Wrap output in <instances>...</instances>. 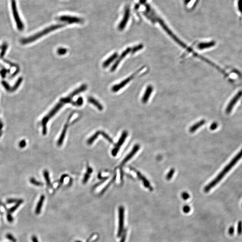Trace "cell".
Returning <instances> with one entry per match:
<instances>
[{
	"label": "cell",
	"instance_id": "ba28073f",
	"mask_svg": "<svg viewBox=\"0 0 242 242\" xmlns=\"http://www.w3.org/2000/svg\"><path fill=\"white\" fill-rule=\"evenodd\" d=\"M242 96V91H240L237 93L235 95V96L231 100L229 103L228 104L227 106L225 109V112L227 114H229L231 113L235 105L236 104L237 102Z\"/></svg>",
	"mask_w": 242,
	"mask_h": 242
},
{
	"label": "cell",
	"instance_id": "f907efd6",
	"mask_svg": "<svg viewBox=\"0 0 242 242\" xmlns=\"http://www.w3.org/2000/svg\"><path fill=\"white\" fill-rule=\"evenodd\" d=\"M146 0H140V3L141 4H144L146 2Z\"/></svg>",
	"mask_w": 242,
	"mask_h": 242
},
{
	"label": "cell",
	"instance_id": "f546056e",
	"mask_svg": "<svg viewBox=\"0 0 242 242\" xmlns=\"http://www.w3.org/2000/svg\"><path fill=\"white\" fill-rule=\"evenodd\" d=\"M100 135H102L103 137H105V139H106L107 141H109V142L110 143H113V141L112 139H111L109 136L105 133V132L103 131H100Z\"/></svg>",
	"mask_w": 242,
	"mask_h": 242
},
{
	"label": "cell",
	"instance_id": "7c38bea8",
	"mask_svg": "<svg viewBox=\"0 0 242 242\" xmlns=\"http://www.w3.org/2000/svg\"><path fill=\"white\" fill-rule=\"evenodd\" d=\"M131 48H128L126 50H125L123 52L122 54L118 58V59L117 60L114 64L113 65V67H112V68H111V72H113L116 70V69L117 68V67L118 66V65L119 64L120 62L121 61L122 59L124 58V57H126V56L128 55V54L131 51Z\"/></svg>",
	"mask_w": 242,
	"mask_h": 242
},
{
	"label": "cell",
	"instance_id": "1f68e13d",
	"mask_svg": "<svg viewBox=\"0 0 242 242\" xmlns=\"http://www.w3.org/2000/svg\"><path fill=\"white\" fill-rule=\"evenodd\" d=\"M190 195L188 194V193L186 192H182V193L181 194V197L182 198L183 200H188L189 198H190Z\"/></svg>",
	"mask_w": 242,
	"mask_h": 242
},
{
	"label": "cell",
	"instance_id": "52a82bcc",
	"mask_svg": "<svg viewBox=\"0 0 242 242\" xmlns=\"http://www.w3.org/2000/svg\"><path fill=\"white\" fill-rule=\"evenodd\" d=\"M128 132L127 131H124L122 132V134L121 135L119 141L112 151V154L113 155V156L115 157L117 155V154L119 151L120 148H121V147L122 144H123L126 137H128Z\"/></svg>",
	"mask_w": 242,
	"mask_h": 242
},
{
	"label": "cell",
	"instance_id": "d4e9b609",
	"mask_svg": "<svg viewBox=\"0 0 242 242\" xmlns=\"http://www.w3.org/2000/svg\"><path fill=\"white\" fill-rule=\"evenodd\" d=\"M22 78L20 77V78H19V79H18L17 81H16V82L15 83L14 86L12 87H11V92H14L18 88V87H19V86L20 85L21 83L22 82Z\"/></svg>",
	"mask_w": 242,
	"mask_h": 242
},
{
	"label": "cell",
	"instance_id": "681fc988",
	"mask_svg": "<svg viewBox=\"0 0 242 242\" xmlns=\"http://www.w3.org/2000/svg\"><path fill=\"white\" fill-rule=\"evenodd\" d=\"M3 124H2V122L0 121V131L2 129V128H3Z\"/></svg>",
	"mask_w": 242,
	"mask_h": 242
},
{
	"label": "cell",
	"instance_id": "cb8c5ba5",
	"mask_svg": "<svg viewBox=\"0 0 242 242\" xmlns=\"http://www.w3.org/2000/svg\"><path fill=\"white\" fill-rule=\"evenodd\" d=\"M44 179L46 180L47 185L48 187H52V185L50 182V178L49 176V173L48 171L46 170H44Z\"/></svg>",
	"mask_w": 242,
	"mask_h": 242
},
{
	"label": "cell",
	"instance_id": "8d00e7d4",
	"mask_svg": "<svg viewBox=\"0 0 242 242\" xmlns=\"http://www.w3.org/2000/svg\"><path fill=\"white\" fill-rule=\"evenodd\" d=\"M190 207L188 205H185L183 208V210L185 213H188L190 211Z\"/></svg>",
	"mask_w": 242,
	"mask_h": 242
},
{
	"label": "cell",
	"instance_id": "5b68a950",
	"mask_svg": "<svg viewBox=\"0 0 242 242\" xmlns=\"http://www.w3.org/2000/svg\"><path fill=\"white\" fill-rule=\"evenodd\" d=\"M124 207L121 206L118 209V228L117 236L120 237L123 232L124 222Z\"/></svg>",
	"mask_w": 242,
	"mask_h": 242
},
{
	"label": "cell",
	"instance_id": "ab89813d",
	"mask_svg": "<svg viewBox=\"0 0 242 242\" xmlns=\"http://www.w3.org/2000/svg\"><path fill=\"white\" fill-rule=\"evenodd\" d=\"M218 126V124L216 122H213L210 126V129L212 131H214L216 129Z\"/></svg>",
	"mask_w": 242,
	"mask_h": 242
},
{
	"label": "cell",
	"instance_id": "9c48e42d",
	"mask_svg": "<svg viewBox=\"0 0 242 242\" xmlns=\"http://www.w3.org/2000/svg\"><path fill=\"white\" fill-rule=\"evenodd\" d=\"M130 16V9L128 6H126L124 10V15L122 20L118 25V29L119 30H123L126 27L128 21L129 20Z\"/></svg>",
	"mask_w": 242,
	"mask_h": 242
},
{
	"label": "cell",
	"instance_id": "83f0119b",
	"mask_svg": "<svg viewBox=\"0 0 242 242\" xmlns=\"http://www.w3.org/2000/svg\"><path fill=\"white\" fill-rule=\"evenodd\" d=\"M174 172H175V170H174V169H171L170 170V171L167 173V175H166V178L167 180H170L172 179L173 176H174Z\"/></svg>",
	"mask_w": 242,
	"mask_h": 242
},
{
	"label": "cell",
	"instance_id": "4fadbf2b",
	"mask_svg": "<svg viewBox=\"0 0 242 242\" xmlns=\"http://www.w3.org/2000/svg\"><path fill=\"white\" fill-rule=\"evenodd\" d=\"M135 171L136 172V173L137 174V176H138L139 179L142 181V182L143 183L144 187H145L146 188L152 191V190H153V188L151 186V185H150L149 182L148 181V179H147L146 177H144V176L142 175V174L139 172L138 171L135 170Z\"/></svg>",
	"mask_w": 242,
	"mask_h": 242
},
{
	"label": "cell",
	"instance_id": "603a6c76",
	"mask_svg": "<svg viewBox=\"0 0 242 242\" xmlns=\"http://www.w3.org/2000/svg\"><path fill=\"white\" fill-rule=\"evenodd\" d=\"M23 200H21V199L19 200L15 204V205L9 209V213H11L14 212L16 210L19 208V206L23 203Z\"/></svg>",
	"mask_w": 242,
	"mask_h": 242
},
{
	"label": "cell",
	"instance_id": "9a60e30c",
	"mask_svg": "<svg viewBox=\"0 0 242 242\" xmlns=\"http://www.w3.org/2000/svg\"><path fill=\"white\" fill-rule=\"evenodd\" d=\"M215 44H216V42L213 41L209 42L201 43L198 44V48L199 49L203 50V49L209 48L211 47L214 46Z\"/></svg>",
	"mask_w": 242,
	"mask_h": 242
},
{
	"label": "cell",
	"instance_id": "c3c4849f",
	"mask_svg": "<svg viewBox=\"0 0 242 242\" xmlns=\"http://www.w3.org/2000/svg\"><path fill=\"white\" fill-rule=\"evenodd\" d=\"M191 0H184V3L185 5H187L188 4Z\"/></svg>",
	"mask_w": 242,
	"mask_h": 242
},
{
	"label": "cell",
	"instance_id": "d590c367",
	"mask_svg": "<svg viewBox=\"0 0 242 242\" xmlns=\"http://www.w3.org/2000/svg\"><path fill=\"white\" fill-rule=\"evenodd\" d=\"M83 99L81 97H80V98H78L76 102L73 103V104L75 105L80 106L83 104Z\"/></svg>",
	"mask_w": 242,
	"mask_h": 242
},
{
	"label": "cell",
	"instance_id": "3957f363",
	"mask_svg": "<svg viewBox=\"0 0 242 242\" xmlns=\"http://www.w3.org/2000/svg\"><path fill=\"white\" fill-rule=\"evenodd\" d=\"M64 104H65L64 102L61 100L55 106V107L51 110L50 112L43 118L42 121V125L43 127L42 133L43 135H45L47 134V122H48V121L50 118H52V117L54 116V115L55 114L57 111H58L59 109L63 106V105Z\"/></svg>",
	"mask_w": 242,
	"mask_h": 242
},
{
	"label": "cell",
	"instance_id": "74e56055",
	"mask_svg": "<svg viewBox=\"0 0 242 242\" xmlns=\"http://www.w3.org/2000/svg\"><path fill=\"white\" fill-rule=\"evenodd\" d=\"M143 47V46L142 45H139L138 46H135L134 48H133L132 50V53L133 54H134L136 52H137L138 51L140 50Z\"/></svg>",
	"mask_w": 242,
	"mask_h": 242
},
{
	"label": "cell",
	"instance_id": "d6a6232c",
	"mask_svg": "<svg viewBox=\"0 0 242 242\" xmlns=\"http://www.w3.org/2000/svg\"><path fill=\"white\" fill-rule=\"evenodd\" d=\"M2 84L6 90L9 92H11V87H10L9 84L6 82L2 81Z\"/></svg>",
	"mask_w": 242,
	"mask_h": 242
},
{
	"label": "cell",
	"instance_id": "e575fe53",
	"mask_svg": "<svg viewBox=\"0 0 242 242\" xmlns=\"http://www.w3.org/2000/svg\"><path fill=\"white\" fill-rule=\"evenodd\" d=\"M237 233L238 235H240L242 233V222L239 221L238 222L237 229Z\"/></svg>",
	"mask_w": 242,
	"mask_h": 242
},
{
	"label": "cell",
	"instance_id": "f6af8a7d",
	"mask_svg": "<svg viewBox=\"0 0 242 242\" xmlns=\"http://www.w3.org/2000/svg\"><path fill=\"white\" fill-rule=\"evenodd\" d=\"M7 72H8V70H6L5 69H2V70L0 71V74L2 76V78H5Z\"/></svg>",
	"mask_w": 242,
	"mask_h": 242
},
{
	"label": "cell",
	"instance_id": "2e32d148",
	"mask_svg": "<svg viewBox=\"0 0 242 242\" xmlns=\"http://www.w3.org/2000/svg\"><path fill=\"white\" fill-rule=\"evenodd\" d=\"M206 121L205 120H201L199 122H196L195 124L193 125L189 129V131L190 133H193L194 132L198 130L200 127L203 125L205 124Z\"/></svg>",
	"mask_w": 242,
	"mask_h": 242
},
{
	"label": "cell",
	"instance_id": "11a10c76",
	"mask_svg": "<svg viewBox=\"0 0 242 242\" xmlns=\"http://www.w3.org/2000/svg\"></svg>",
	"mask_w": 242,
	"mask_h": 242
},
{
	"label": "cell",
	"instance_id": "277c9868",
	"mask_svg": "<svg viewBox=\"0 0 242 242\" xmlns=\"http://www.w3.org/2000/svg\"><path fill=\"white\" fill-rule=\"evenodd\" d=\"M11 3L12 11L15 22H16L18 29L21 31L24 29V26L19 15L16 0H11Z\"/></svg>",
	"mask_w": 242,
	"mask_h": 242
},
{
	"label": "cell",
	"instance_id": "ffe728a7",
	"mask_svg": "<svg viewBox=\"0 0 242 242\" xmlns=\"http://www.w3.org/2000/svg\"><path fill=\"white\" fill-rule=\"evenodd\" d=\"M117 57H118V54L117 53H115L114 54H113L112 55L110 56L108 59H107L104 62L103 64V67L105 68V67H107L108 66H109L111 64V62H112Z\"/></svg>",
	"mask_w": 242,
	"mask_h": 242
},
{
	"label": "cell",
	"instance_id": "44dd1931",
	"mask_svg": "<svg viewBox=\"0 0 242 242\" xmlns=\"http://www.w3.org/2000/svg\"><path fill=\"white\" fill-rule=\"evenodd\" d=\"M88 101L89 103L92 104L93 105H95L99 110L101 111L103 109V107L102 105L97 100H96L95 98L91 97H89L88 99Z\"/></svg>",
	"mask_w": 242,
	"mask_h": 242
},
{
	"label": "cell",
	"instance_id": "6da1fadb",
	"mask_svg": "<svg viewBox=\"0 0 242 242\" xmlns=\"http://www.w3.org/2000/svg\"><path fill=\"white\" fill-rule=\"evenodd\" d=\"M242 157V148L240 150L238 154L235 156L234 158L231 161V162L225 166L223 169V170L218 174V175L214 179L210 182L209 183L205 186L204 188V192L207 193L209 192V191L213 188V187L216 186V184L220 182L224 177L225 175V174L229 171L232 168L233 166L238 162V161Z\"/></svg>",
	"mask_w": 242,
	"mask_h": 242
},
{
	"label": "cell",
	"instance_id": "e0dca14e",
	"mask_svg": "<svg viewBox=\"0 0 242 242\" xmlns=\"http://www.w3.org/2000/svg\"><path fill=\"white\" fill-rule=\"evenodd\" d=\"M44 199H45V196L44 195H42L41 196L35 209V213L36 214L39 215L41 213Z\"/></svg>",
	"mask_w": 242,
	"mask_h": 242
},
{
	"label": "cell",
	"instance_id": "484cf974",
	"mask_svg": "<svg viewBox=\"0 0 242 242\" xmlns=\"http://www.w3.org/2000/svg\"><path fill=\"white\" fill-rule=\"evenodd\" d=\"M8 44L5 43L3 44H2V46L1 47V49H2V51L0 54V57L2 58L4 57L5 54H6V51L7 49Z\"/></svg>",
	"mask_w": 242,
	"mask_h": 242
},
{
	"label": "cell",
	"instance_id": "db71d44e",
	"mask_svg": "<svg viewBox=\"0 0 242 242\" xmlns=\"http://www.w3.org/2000/svg\"><path fill=\"white\" fill-rule=\"evenodd\" d=\"M0 48H1V47H0Z\"/></svg>",
	"mask_w": 242,
	"mask_h": 242
},
{
	"label": "cell",
	"instance_id": "d6986e66",
	"mask_svg": "<svg viewBox=\"0 0 242 242\" xmlns=\"http://www.w3.org/2000/svg\"><path fill=\"white\" fill-rule=\"evenodd\" d=\"M86 89H87V85H82L80 88L77 89L76 90L74 91L73 93H71L70 95H69L68 97V98H70L71 100V99L73 98L75 96H76V95L80 93H81L84 91H85Z\"/></svg>",
	"mask_w": 242,
	"mask_h": 242
},
{
	"label": "cell",
	"instance_id": "816d5d0a",
	"mask_svg": "<svg viewBox=\"0 0 242 242\" xmlns=\"http://www.w3.org/2000/svg\"><path fill=\"white\" fill-rule=\"evenodd\" d=\"M2 135V132L1 131H0V137H1Z\"/></svg>",
	"mask_w": 242,
	"mask_h": 242
},
{
	"label": "cell",
	"instance_id": "4dcf8cb0",
	"mask_svg": "<svg viewBox=\"0 0 242 242\" xmlns=\"http://www.w3.org/2000/svg\"><path fill=\"white\" fill-rule=\"evenodd\" d=\"M67 49L66 48H60L57 50V53L60 55H62L67 53Z\"/></svg>",
	"mask_w": 242,
	"mask_h": 242
},
{
	"label": "cell",
	"instance_id": "f1b7e54d",
	"mask_svg": "<svg viewBox=\"0 0 242 242\" xmlns=\"http://www.w3.org/2000/svg\"><path fill=\"white\" fill-rule=\"evenodd\" d=\"M30 182L32 184L36 186H42L43 185V184L41 182L37 181L34 178H31L30 179Z\"/></svg>",
	"mask_w": 242,
	"mask_h": 242
},
{
	"label": "cell",
	"instance_id": "ac0fdd59",
	"mask_svg": "<svg viewBox=\"0 0 242 242\" xmlns=\"http://www.w3.org/2000/svg\"><path fill=\"white\" fill-rule=\"evenodd\" d=\"M67 128H68V126H67V124H66L65 126H64L63 130H62V132H61V135H60V136L59 137V139H58V141H57V145H58V146H61L62 144L63 141H64V138H65V136H66V133H67Z\"/></svg>",
	"mask_w": 242,
	"mask_h": 242
},
{
	"label": "cell",
	"instance_id": "4316f807",
	"mask_svg": "<svg viewBox=\"0 0 242 242\" xmlns=\"http://www.w3.org/2000/svg\"><path fill=\"white\" fill-rule=\"evenodd\" d=\"M92 172V170L90 168H89L88 170H87V173L85 174L84 178H83V183H87V181L88 180L89 178L90 177V174Z\"/></svg>",
	"mask_w": 242,
	"mask_h": 242
},
{
	"label": "cell",
	"instance_id": "7dc6e473",
	"mask_svg": "<svg viewBox=\"0 0 242 242\" xmlns=\"http://www.w3.org/2000/svg\"><path fill=\"white\" fill-rule=\"evenodd\" d=\"M32 242H39V241L38 240L37 237L35 235H33L32 237Z\"/></svg>",
	"mask_w": 242,
	"mask_h": 242
},
{
	"label": "cell",
	"instance_id": "30bf717a",
	"mask_svg": "<svg viewBox=\"0 0 242 242\" xmlns=\"http://www.w3.org/2000/svg\"><path fill=\"white\" fill-rule=\"evenodd\" d=\"M58 19L60 21L66 22L70 24H72L74 23H81L83 22V20L80 18L76 17H73L68 15H63L58 18Z\"/></svg>",
	"mask_w": 242,
	"mask_h": 242
},
{
	"label": "cell",
	"instance_id": "b9f144b4",
	"mask_svg": "<svg viewBox=\"0 0 242 242\" xmlns=\"http://www.w3.org/2000/svg\"><path fill=\"white\" fill-rule=\"evenodd\" d=\"M235 232V228L233 226H231L228 230V234L230 235H232Z\"/></svg>",
	"mask_w": 242,
	"mask_h": 242
},
{
	"label": "cell",
	"instance_id": "7a4b0ae2",
	"mask_svg": "<svg viewBox=\"0 0 242 242\" xmlns=\"http://www.w3.org/2000/svg\"><path fill=\"white\" fill-rule=\"evenodd\" d=\"M64 26L63 24H57V25H52L50 26L48 28H46L44 30H42V31L39 32L35 34L34 35H32L30 37L26 38V39H23L21 41V42L23 44H27L28 43L34 42L35 40H37V39L40 38L41 37L43 36L46 35L50 32L53 31L54 30L59 29L60 28L63 27Z\"/></svg>",
	"mask_w": 242,
	"mask_h": 242
},
{
	"label": "cell",
	"instance_id": "836d02e7",
	"mask_svg": "<svg viewBox=\"0 0 242 242\" xmlns=\"http://www.w3.org/2000/svg\"><path fill=\"white\" fill-rule=\"evenodd\" d=\"M6 238L8 239L9 240L11 241L12 242H17L16 239L15 238V237L13 236L12 235H11V234H6Z\"/></svg>",
	"mask_w": 242,
	"mask_h": 242
},
{
	"label": "cell",
	"instance_id": "bcb514c9",
	"mask_svg": "<svg viewBox=\"0 0 242 242\" xmlns=\"http://www.w3.org/2000/svg\"><path fill=\"white\" fill-rule=\"evenodd\" d=\"M26 142L25 140H22V141H21L20 143H19V146L21 148H24L26 146Z\"/></svg>",
	"mask_w": 242,
	"mask_h": 242
},
{
	"label": "cell",
	"instance_id": "8fae6325",
	"mask_svg": "<svg viewBox=\"0 0 242 242\" xmlns=\"http://www.w3.org/2000/svg\"><path fill=\"white\" fill-rule=\"evenodd\" d=\"M139 148H140V146H139V144H135V146H134L133 149H132L131 152L123 159V160L122 161L121 164V165H123L128 161L130 160L134 157V156L135 155V154H136L137 152L139 151Z\"/></svg>",
	"mask_w": 242,
	"mask_h": 242
},
{
	"label": "cell",
	"instance_id": "60d3db41",
	"mask_svg": "<svg viewBox=\"0 0 242 242\" xmlns=\"http://www.w3.org/2000/svg\"><path fill=\"white\" fill-rule=\"evenodd\" d=\"M19 200L16 199H9L7 200V203L10 204V203H17L18 201Z\"/></svg>",
	"mask_w": 242,
	"mask_h": 242
},
{
	"label": "cell",
	"instance_id": "7402d4cb",
	"mask_svg": "<svg viewBox=\"0 0 242 242\" xmlns=\"http://www.w3.org/2000/svg\"><path fill=\"white\" fill-rule=\"evenodd\" d=\"M100 135V131H99L96 132L94 135H93V136H92L87 140V144H89V145L93 144V143L94 142V141L97 139V138L98 137V136Z\"/></svg>",
	"mask_w": 242,
	"mask_h": 242
},
{
	"label": "cell",
	"instance_id": "5bb4252c",
	"mask_svg": "<svg viewBox=\"0 0 242 242\" xmlns=\"http://www.w3.org/2000/svg\"><path fill=\"white\" fill-rule=\"evenodd\" d=\"M152 91H153V87H152V86L149 85L147 87L144 94L143 95L142 98V101L143 103H146L149 100L150 96H151V95L152 94Z\"/></svg>",
	"mask_w": 242,
	"mask_h": 242
},
{
	"label": "cell",
	"instance_id": "f5cc1de1",
	"mask_svg": "<svg viewBox=\"0 0 242 242\" xmlns=\"http://www.w3.org/2000/svg\"><path fill=\"white\" fill-rule=\"evenodd\" d=\"M75 242H82L81 241H79V240H78V241H76Z\"/></svg>",
	"mask_w": 242,
	"mask_h": 242
},
{
	"label": "cell",
	"instance_id": "8992f818",
	"mask_svg": "<svg viewBox=\"0 0 242 242\" xmlns=\"http://www.w3.org/2000/svg\"><path fill=\"white\" fill-rule=\"evenodd\" d=\"M142 68L141 69L139 70H137L136 72H135V73L132 74L130 77L126 78V79L124 80L122 82H121L120 83H119L118 84L114 85L112 89V90L113 92H117V91L120 90L122 88V87H123L124 86H125L128 83H129L131 81V80L133 79L134 78H135V76H136V75L138 74H139V73L141 72V70H142Z\"/></svg>",
	"mask_w": 242,
	"mask_h": 242
},
{
	"label": "cell",
	"instance_id": "7bdbcfd3",
	"mask_svg": "<svg viewBox=\"0 0 242 242\" xmlns=\"http://www.w3.org/2000/svg\"><path fill=\"white\" fill-rule=\"evenodd\" d=\"M7 219L8 221L10 223L12 222L13 221H14V218H13V216H12L10 213H8L7 215Z\"/></svg>",
	"mask_w": 242,
	"mask_h": 242
},
{
	"label": "cell",
	"instance_id": "f35d334b",
	"mask_svg": "<svg viewBox=\"0 0 242 242\" xmlns=\"http://www.w3.org/2000/svg\"><path fill=\"white\" fill-rule=\"evenodd\" d=\"M126 233H127V231H126V230H125V231L123 232L122 238H121V240H120V242H125V241H126Z\"/></svg>",
	"mask_w": 242,
	"mask_h": 242
},
{
	"label": "cell",
	"instance_id": "ee69618b",
	"mask_svg": "<svg viewBox=\"0 0 242 242\" xmlns=\"http://www.w3.org/2000/svg\"><path fill=\"white\" fill-rule=\"evenodd\" d=\"M238 7L239 11L242 14V0H238Z\"/></svg>",
	"mask_w": 242,
	"mask_h": 242
}]
</instances>
